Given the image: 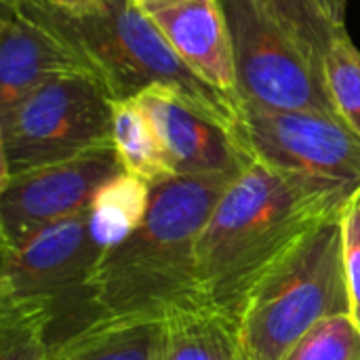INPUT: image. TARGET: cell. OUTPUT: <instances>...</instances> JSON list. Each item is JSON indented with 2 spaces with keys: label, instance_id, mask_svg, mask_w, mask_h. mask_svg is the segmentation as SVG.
<instances>
[{
  "label": "cell",
  "instance_id": "6da1fadb",
  "mask_svg": "<svg viewBox=\"0 0 360 360\" xmlns=\"http://www.w3.org/2000/svg\"><path fill=\"white\" fill-rule=\"evenodd\" d=\"M356 190L249 165L213 209L196 255L200 304L232 329L257 287Z\"/></svg>",
  "mask_w": 360,
  "mask_h": 360
},
{
  "label": "cell",
  "instance_id": "7a4b0ae2",
  "mask_svg": "<svg viewBox=\"0 0 360 360\" xmlns=\"http://www.w3.org/2000/svg\"><path fill=\"white\" fill-rule=\"evenodd\" d=\"M232 181L173 175L152 186L141 224L101 255L86 281L91 321L160 323L173 310L200 302L198 240Z\"/></svg>",
  "mask_w": 360,
  "mask_h": 360
},
{
  "label": "cell",
  "instance_id": "3957f363",
  "mask_svg": "<svg viewBox=\"0 0 360 360\" xmlns=\"http://www.w3.org/2000/svg\"><path fill=\"white\" fill-rule=\"evenodd\" d=\"M15 2L74 49L116 101L135 99L156 84L169 86L236 137L243 105L198 78L137 0H89L78 8L49 0Z\"/></svg>",
  "mask_w": 360,
  "mask_h": 360
},
{
  "label": "cell",
  "instance_id": "277c9868",
  "mask_svg": "<svg viewBox=\"0 0 360 360\" xmlns=\"http://www.w3.org/2000/svg\"><path fill=\"white\" fill-rule=\"evenodd\" d=\"M342 213L329 215L251 295L234 325L240 360H283L321 321L350 314Z\"/></svg>",
  "mask_w": 360,
  "mask_h": 360
},
{
  "label": "cell",
  "instance_id": "5b68a950",
  "mask_svg": "<svg viewBox=\"0 0 360 360\" xmlns=\"http://www.w3.org/2000/svg\"><path fill=\"white\" fill-rule=\"evenodd\" d=\"M116 97L93 74L53 78L0 112V181L112 143Z\"/></svg>",
  "mask_w": 360,
  "mask_h": 360
},
{
  "label": "cell",
  "instance_id": "8992f818",
  "mask_svg": "<svg viewBox=\"0 0 360 360\" xmlns=\"http://www.w3.org/2000/svg\"><path fill=\"white\" fill-rule=\"evenodd\" d=\"M219 2L232 38L236 95L243 108L340 116L325 70L262 0Z\"/></svg>",
  "mask_w": 360,
  "mask_h": 360
},
{
  "label": "cell",
  "instance_id": "52a82bcc",
  "mask_svg": "<svg viewBox=\"0 0 360 360\" xmlns=\"http://www.w3.org/2000/svg\"><path fill=\"white\" fill-rule=\"evenodd\" d=\"M236 139L253 160L274 171L360 188V137L340 116L243 108Z\"/></svg>",
  "mask_w": 360,
  "mask_h": 360
},
{
  "label": "cell",
  "instance_id": "ba28073f",
  "mask_svg": "<svg viewBox=\"0 0 360 360\" xmlns=\"http://www.w3.org/2000/svg\"><path fill=\"white\" fill-rule=\"evenodd\" d=\"M124 173L114 146L0 181V247L91 209L97 192Z\"/></svg>",
  "mask_w": 360,
  "mask_h": 360
},
{
  "label": "cell",
  "instance_id": "9c48e42d",
  "mask_svg": "<svg viewBox=\"0 0 360 360\" xmlns=\"http://www.w3.org/2000/svg\"><path fill=\"white\" fill-rule=\"evenodd\" d=\"M0 300L84 302L86 281L103 255L91 228V209L55 221L15 247H0Z\"/></svg>",
  "mask_w": 360,
  "mask_h": 360
},
{
  "label": "cell",
  "instance_id": "30bf717a",
  "mask_svg": "<svg viewBox=\"0 0 360 360\" xmlns=\"http://www.w3.org/2000/svg\"><path fill=\"white\" fill-rule=\"evenodd\" d=\"M135 101L154 124L175 175L236 179L255 162L224 124L196 110L177 91L156 84Z\"/></svg>",
  "mask_w": 360,
  "mask_h": 360
},
{
  "label": "cell",
  "instance_id": "8fae6325",
  "mask_svg": "<svg viewBox=\"0 0 360 360\" xmlns=\"http://www.w3.org/2000/svg\"><path fill=\"white\" fill-rule=\"evenodd\" d=\"M80 72L91 74L74 49L25 15L15 0H0V112L36 86Z\"/></svg>",
  "mask_w": 360,
  "mask_h": 360
},
{
  "label": "cell",
  "instance_id": "7c38bea8",
  "mask_svg": "<svg viewBox=\"0 0 360 360\" xmlns=\"http://www.w3.org/2000/svg\"><path fill=\"white\" fill-rule=\"evenodd\" d=\"M141 6L198 78L238 101L232 38L219 0H171Z\"/></svg>",
  "mask_w": 360,
  "mask_h": 360
},
{
  "label": "cell",
  "instance_id": "4fadbf2b",
  "mask_svg": "<svg viewBox=\"0 0 360 360\" xmlns=\"http://www.w3.org/2000/svg\"><path fill=\"white\" fill-rule=\"evenodd\" d=\"M160 323L91 321L53 340L46 360H158Z\"/></svg>",
  "mask_w": 360,
  "mask_h": 360
},
{
  "label": "cell",
  "instance_id": "5bb4252c",
  "mask_svg": "<svg viewBox=\"0 0 360 360\" xmlns=\"http://www.w3.org/2000/svg\"><path fill=\"white\" fill-rule=\"evenodd\" d=\"M158 360H240V352L234 329L196 302L160 321Z\"/></svg>",
  "mask_w": 360,
  "mask_h": 360
},
{
  "label": "cell",
  "instance_id": "9a60e30c",
  "mask_svg": "<svg viewBox=\"0 0 360 360\" xmlns=\"http://www.w3.org/2000/svg\"><path fill=\"white\" fill-rule=\"evenodd\" d=\"M112 143L120 158L122 171L146 181L150 188L175 175L169 167L154 124L135 99L114 103Z\"/></svg>",
  "mask_w": 360,
  "mask_h": 360
},
{
  "label": "cell",
  "instance_id": "2e32d148",
  "mask_svg": "<svg viewBox=\"0 0 360 360\" xmlns=\"http://www.w3.org/2000/svg\"><path fill=\"white\" fill-rule=\"evenodd\" d=\"M152 188L129 175L120 173L110 179L91 205V228L103 253L124 240L143 219L150 202Z\"/></svg>",
  "mask_w": 360,
  "mask_h": 360
},
{
  "label": "cell",
  "instance_id": "e0dca14e",
  "mask_svg": "<svg viewBox=\"0 0 360 360\" xmlns=\"http://www.w3.org/2000/svg\"><path fill=\"white\" fill-rule=\"evenodd\" d=\"M57 306L36 300H0V360H46Z\"/></svg>",
  "mask_w": 360,
  "mask_h": 360
},
{
  "label": "cell",
  "instance_id": "ac0fdd59",
  "mask_svg": "<svg viewBox=\"0 0 360 360\" xmlns=\"http://www.w3.org/2000/svg\"><path fill=\"white\" fill-rule=\"evenodd\" d=\"M270 13L297 38L312 61L325 70V59L335 38L346 32L338 30L316 0H262Z\"/></svg>",
  "mask_w": 360,
  "mask_h": 360
},
{
  "label": "cell",
  "instance_id": "d6986e66",
  "mask_svg": "<svg viewBox=\"0 0 360 360\" xmlns=\"http://www.w3.org/2000/svg\"><path fill=\"white\" fill-rule=\"evenodd\" d=\"M325 80L340 118L360 137V51L348 32H342L327 59Z\"/></svg>",
  "mask_w": 360,
  "mask_h": 360
},
{
  "label": "cell",
  "instance_id": "ffe728a7",
  "mask_svg": "<svg viewBox=\"0 0 360 360\" xmlns=\"http://www.w3.org/2000/svg\"><path fill=\"white\" fill-rule=\"evenodd\" d=\"M283 360H360V327L350 314L325 319Z\"/></svg>",
  "mask_w": 360,
  "mask_h": 360
},
{
  "label": "cell",
  "instance_id": "44dd1931",
  "mask_svg": "<svg viewBox=\"0 0 360 360\" xmlns=\"http://www.w3.org/2000/svg\"><path fill=\"white\" fill-rule=\"evenodd\" d=\"M344 226V268L350 295V316L360 327V188L346 200Z\"/></svg>",
  "mask_w": 360,
  "mask_h": 360
},
{
  "label": "cell",
  "instance_id": "7402d4cb",
  "mask_svg": "<svg viewBox=\"0 0 360 360\" xmlns=\"http://www.w3.org/2000/svg\"><path fill=\"white\" fill-rule=\"evenodd\" d=\"M329 21L338 30H346V15H348V0H316Z\"/></svg>",
  "mask_w": 360,
  "mask_h": 360
},
{
  "label": "cell",
  "instance_id": "603a6c76",
  "mask_svg": "<svg viewBox=\"0 0 360 360\" xmlns=\"http://www.w3.org/2000/svg\"><path fill=\"white\" fill-rule=\"evenodd\" d=\"M51 4H57V6H65V8H78L82 4H86L89 0H49Z\"/></svg>",
  "mask_w": 360,
  "mask_h": 360
},
{
  "label": "cell",
  "instance_id": "cb8c5ba5",
  "mask_svg": "<svg viewBox=\"0 0 360 360\" xmlns=\"http://www.w3.org/2000/svg\"><path fill=\"white\" fill-rule=\"evenodd\" d=\"M141 4H152V2H171V0H137Z\"/></svg>",
  "mask_w": 360,
  "mask_h": 360
}]
</instances>
